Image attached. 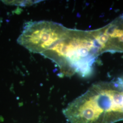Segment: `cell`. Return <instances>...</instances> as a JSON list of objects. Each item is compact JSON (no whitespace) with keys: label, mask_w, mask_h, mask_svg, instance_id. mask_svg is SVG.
Segmentation results:
<instances>
[{"label":"cell","mask_w":123,"mask_h":123,"mask_svg":"<svg viewBox=\"0 0 123 123\" xmlns=\"http://www.w3.org/2000/svg\"><path fill=\"white\" fill-rule=\"evenodd\" d=\"M70 123H115L123 120V76L94 84L63 110Z\"/></svg>","instance_id":"cell-1"},{"label":"cell","mask_w":123,"mask_h":123,"mask_svg":"<svg viewBox=\"0 0 123 123\" xmlns=\"http://www.w3.org/2000/svg\"><path fill=\"white\" fill-rule=\"evenodd\" d=\"M101 54L94 30L68 28L63 37L42 55L54 62L64 75L86 77L91 74Z\"/></svg>","instance_id":"cell-2"},{"label":"cell","mask_w":123,"mask_h":123,"mask_svg":"<svg viewBox=\"0 0 123 123\" xmlns=\"http://www.w3.org/2000/svg\"><path fill=\"white\" fill-rule=\"evenodd\" d=\"M68 28L52 21L27 22L17 42L34 53L42 54L65 35Z\"/></svg>","instance_id":"cell-3"},{"label":"cell","mask_w":123,"mask_h":123,"mask_svg":"<svg viewBox=\"0 0 123 123\" xmlns=\"http://www.w3.org/2000/svg\"><path fill=\"white\" fill-rule=\"evenodd\" d=\"M95 31V37L101 47L102 54L123 53V15Z\"/></svg>","instance_id":"cell-4"},{"label":"cell","mask_w":123,"mask_h":123,"mask_svg":"<svg viewBox=\"0 0 123 123\" xmlns=\"http://www.w3.org/2000/svg\"><path fill=\"white\" fill-rule=\"evenodd\" d=\"M5 4H7L14 5H18V6H28L31 5L35 4L36 1L31 0H26V1H2Z\"/></svg>","instance_id":"cell-5"}]
</instances>
